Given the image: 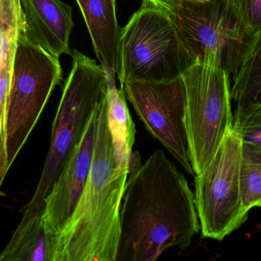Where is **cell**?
<instances>
[{"label":"cell","mask_w":261,"mask_h":261,"mask_svg":"<svg viewBox=\"0 0 261 261\" xmlns=\"http://www.w3.org/2000/svg\"><path fill=\"white\" fill-rule=\"evenodd\" d=\"M24 26L20 0H0V80H11L20 32Z\"/></svg>","instance_id":"obj_15"},{"label":"cell","mask_w":261,"mask_h":261,"mask_svg":"<svg viewBox=\"0 0 261 261\" xmlns=\"http://www.w3.org/2000/svg\"><path fill=\"white\" fill-rule=\"evenodd\" d=\"M121 88L147 131L195 176L186 123L187 93L182 77L164 81H128Z\"/></svg>","instance_id":"obj_7"},{"label":"cell","mask_w":261,"mask_h":261,"mask_svg":"<svg viewBox=\"0 0 261 261\" xmlns=\"http://www.w3.org/2000/svg\"><path fill=\"white\" fill-rule=\"evenodd\" d=\"M128 170L115 158L107 95L100 104L90 176L73 214L54 241L50 261H116Z\"/></svg>","instance_id":"obj_2"},{"label":"cell","mask_w":261,"mask_h":261,"mask_svg":"<svg viewBox=\"0 0 261 261\" xmlns=\"http://www.w3.org/2000/svg\"><path fill=\"white\" fill-rule=\"evenodd\" d=\"M145 1L158 6V7L162 8L168 12L178 3L182 1H189V0H145Z\"/></svg>","instance_id":"obj_19"},{"label":"cell","mask_w":261,"mask_h":261,"mask_svg":"<svg viewBox=\"0 0 261 261\" xmlns=\"http://www.w3.org/2000/svg\"><path fill=\"white\" fill-rule=\"evenodd\" d=\"M28 37L51 55L71 54L73 9L61 0H20Z\"/></svg>","instance_id":"obj_10"},{"label":"cell","mask_w":261,"mask_h":261,"mask_svg":"<svg viewBox=\"0 0 261 261\" xmlns=\"http://www.w3.org/2000/svg\"><path fill=\"white\" fill-rule=\"evenodd\" d=\"M231 99L237 104L236 112L261 104V44L233 75Z\"/></svg>","instance_id":"obj_16"},{"label":"cell","mask_w":261,"mask_h":261,"mask_svg":"<svg viewBox=\"0 0 261 261\" xmlns=\"http://www.w3.org/2000/svg\"><path fill=\"white\" fill-rule=\"evenodd\" d=\"M168 12L195 61L215 52L224 61L233 40L226 0L182 1Z\"/></svg>","instance_id":"obj_9"},{"label":"cell","mask_w":261,"mask_h":261,"mask_svg":"<svg viewBox=\"0 0 261 261\" xmlns=\"http://www.w3.org/2000/svg\"><path fill=\"white\" fill-rule=\"evenodd\" d=\"M84 16L98 61L111 76L119 70L122 29L116 0H76Z\"/></svg>","instance_id":"obj_11"},{"label":"cell","mask_w":261,"mask_h":261,"mask_svg":"<svg viewBox=\"0 0 261 261\" xmlns=\"http://www.w3.org/2000/svg\"><path fill=\"white\" fill-rule=\"evenodd\" d=\"M240 185L242 204L248 213L261 202L260 148L242 144Z\"/></svg>","instance_id":"obj_17"},{"label":"cell","mask_w":261,"mask_h":261,"mask_svg":"<svg viewBox=\"0 0 261 261\" xmlns=\"http://www.w3.org/2000/svg\"><path fill=\"white\" fill-rule=\"evenodd\" d=\"M195 61L170 14L142 0L121 32L117 75L121 87L128 81L176 79Z\"/></svg>","instance_id":"obj_4"},{"label":"cell","mask_w":261,"mask_h":261,"mask_svg":"<svg viewBox=\"0 0 261 261\" xmlns=\"http://www.w3.org/2000/svg\"><path fill=\"white\" fill-rule=\"evenodd\" d=\"M70 55L73 64L54 120L50 148L42 173L34 196L21 213L43 215L46 198L114 80L102 64L90 57L76 50Z\"/></svg>","instance_id":"obj_3"},{"label":"cell","mask_w":261,"mask_h":261,"mask_svg":"<svg viewBox=\"0 0 261 261\" xmlns=\"http://www.w3.org/2000/svg\"><path fill=\"white\" fill-rule=\"evenodd\" d=\"M0 261H50L43 215L22 213Z\"/></svg>","instance_id":"obj_13"},{"label":"cell","mask_w":261,"mask_h":261,"mask_svg":"<svg viewBox=\"0 0 261 261\" xmlns=\"http://www.w3.org/2000/svg\"><path fill=\"white\" fill-rule=\"evenodd\" d=\"M101 102L92 114L81 141L73 149L45 199L43 220L48 245L49 259L54 241L73 214L90 176Z\"/></svg>","instance_id":"obj_8"},{"label":"cell","mask_w":261,"mask_h":261,"mask_svg":"<svg viewBox=\"0 0 261 261\" xmlns=\"http://www.w3.org/2000/svg\"><path fill=\"white\" fill-rule=\"evenodd\" d=\"M232 130L242 144L261 149V104L234 112Z\"/></svg>","instance_id":"obj_18"},{"label":"cell","mask_w":261,"mask_h":261,"mask_svg":"<svg viewBox=\"0 0 261 261\" xmlns=\"http://www.w3.org/2000/svg\"><path fill=\"white\" fill-rule=\"evenodd\" d=\"M120 208L116 261H153L186 249L200 231L194 193L162 150L132 172Z\"/></svg>","instance_id":"obj_1"},{"label":"cell","mask_w":261,"mask_h":261,"mask_svg":"<svg viewBox=\"0 0 261 261\" xmlns=\"http://www.w3.org/2000/svg\"><path fill=\"white\" fill-rule=\"evenodd\" d=\"M232 32L224 67L234 75L261 44V0H226Z\"/></svg>","instance_id":"obj_12"},{"label":"cell","mask_w":261,"mask_h":261,"mask_svg":"<svg viewBox=\"0 0 261 261\" xmlns=\"http://www.w3.org/2000/svg\"><path fill=\"white\" fill-rule=\"evenodd\" d=\"M108 124L117 165L129 173V162L135 139V128L123 89H118L115 81L109 86Z\"/></svg>","instance_id":"obj_14"},{"label":"cell","mask_w":261,"mask_h":261,"mask_svg":"<svg viewBox=\"0 0 261 261\" xmlns=\"http://www.w3.org/2000/svg\"><path fill=\"white\" fill-rule=\"evenodd\" d=\"M182 78L187 93L190 159L197 176L210 165L232 129L231 81L221 52L196 60Z\"/></svg>","instance_id":"obj_5"},{"label":"cell","mask_w":261,"mask_h":261,"mask_svg":"<svg viewBox=\"0 0 261 261\" xmlns=\"http://www.w3.org/2000/svg\"><path fill=\"white\" fill-rule=\"evenodd\" d=\"M256 207H259V208H261V202H259V203L257 204V205H256Z\"/></svg>","instance_id":"obj_20"},{"label":"cell","mask_w":261,"mask_h":261,"mask_svg":"<svg viewBox=\"0 0 261 261\" xmlns=\"http://www.w3.org/2000/svg\"><path fill=\"white\" fill-rule=\"evenodd\" d=\"M242 150V140L231 129L210 165L195 176V202L205 239L222 241L248 218L241 193Z\"/></svg>","instance_id":"obj_6"}]
</instances>
